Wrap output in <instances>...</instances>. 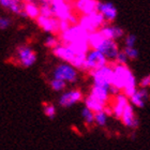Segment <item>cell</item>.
<instances>
[{"mask_svg": "<svg viewBox=\"0 0 150 150\" xmlns=\"http://www.w3.org/2000/svg\"><path fill=\"white\" fill-rule=\"evenodd\" d=\"M105 24H106V22H105L103 15L98 11L91 13L89 15H83L78 19L77 23V25L81 26V28L86 30L88 33L97 31Z\"/></svg>", "mask_w": 150, "mask_h": 150, "instance_id": "4", "label": "cell"}, {"mask_svg": "<svg viewBox=\"0 0 150 150\" xmlns=\"http://www.w3.org/2000/svg\"><path fill=\"white\" fill-rule=\"evenodd\" d=\"M123 53L128 57V59L135 60L138 57V50L135 47H125L123 50Z\"/></svg>", "mask_w": 150, "mask_h": 150, "instance_id": "29", "label": "cell"}, {"mask_svg": "<svg viewBox=\"0 0 150 150\" xmlns=\"http://www.w3.org/2000/svg\"><path fill=\"white\" fill-rule=\"evenodd\" d=\"M53 54L55 55V57H57L58 59H60L62 62L66 63H71L75 57V54L73 53V50L70 48L69 45H66V44L57 45L53 50Z\"/></svg>", "mask_w": 150, "mask_h": 150, "instance_id": "15", "label": "cell"}, {"mask_svg": "<svg viewBox=\"0 0 150 150\" xmlns=\"http://www.w3.org/2000/svg\"><path fill=\"white\" fill-rule=\"evenodd\" d=\"M98 0H76L75 8L83 15H89L97 11Z\"/></svg>", "mask_w": 150, "mask_h": 150, "instance_id": "17", "label": "cell"}, {"mask_svg": "<svg viewBox=\"0 0 150 150\" xmlns=\"http://www.w3.org/2000/svg\"><path fill=\"white\" fill-rule=\"evenodd\" d=\"M112 67V86L118 89L120 92L123 89L125 85L129 81V78L133 75V72L127 64H114Z\"/></svg>", "mask_w": 150, "mask_h": 150, "instance_id": "5", "label": "cell"}, {"mask_svg": "<svg viewBox=\"0 0 150 150\" xmlns=\"http://www.w3.org/2000/svg\"><path fill=\"white\" fill-rule=\"evenodd\" d=\"M37 23L39 27H40L43 31L45 32H58V25H59V21L55 17H43V16H39L37 18Z\"/></svg>", "mask_w": 150, "mask_h": 150, "instance_id": "16", "label": "cell"}, {"mask_svg": "<svg viewBox=\"0 0 150 150\" xmlns=\"http://www.w3.org/2000/svg\"><path fill=\"white\" fill-rule=\"evenodd\" d=\"M107 121H108V117H107L104 112H99L94 114V125L100 127V128H105L107 125Z\"/></svg>", "mask_w": 150, "mask_h": 150, "instance_id": "24", "label": "cell"}, {"mask_svg": "<svg viewBox=\"0 0 150 150\" xmlns=\"http://www.w3.org/2000/svg\"><path fill=\"white\" fill-rule=\"evenodd\" d=\"M67 83L60 81V79H55V78H52L50 81V89L55 92H63L64 89L67 88Z\"/></svg>", "mask_w": 150, "mask_h": 150, "instance_id": "23", "label": "cell"}, {"mask_svg": "<svg viewBox=\"0 0 150 150\" xmlns=\"http://www.w3.org/2000/svg\"><path fill=\"white\" fill-rule=\"evenodd\" d=\"M112 31H114V40L121 38L123 35V33H125L123 29L118 27V26H112Z\"/></svg>", "mask_w": 150, "mask_h": 150, "instance_id": "34", "label": "cell"}, {"mask_svg": "<svg viewBox=\"0 0 150 150\" xmlns=\"http://www.w3.org/2000/svg\"><path fill=\"white\" fill-rule=\"evenodd\" d=\"M105 40L102 35H100V32L93 31L88 35V45H89V48L91 50H97L101 46V44L103 43V41Z\"/></svg>", "mask_w": 150, "mask_h": 150, "instance_id": "22", "label": "cell"}, {"mask_svg": "<svg viewBox=\"0 0 150 150\" xmlns=\"http://www.w3.org/2000/svg\"><path fill=\"white\" fill-rule=\"evenodd\" d=\"M97 11L103 15L105 22H114L117 17V9L112 2H100V1H98Z\"/></svg>", "mask_w": 150, "mask_h": 150, "instance_id": "13", "label": "cell"}, {"mask_svg": "<svg viewBox=\"0 0 150 150\" xmlns=\"http://www.w3.org/2000/svg\"><path fill=\"white\" fill-rule=\"evenodd\" d=\"M11 24V21L6 17H0V29H6Z\"/></svg>", "mask_w": 150, "mask_h": 150, "instance_id": "37", "label": "cell"}, {"mask_svg": "<svg viewBox=\"0 0 150 150\" xmlns=\"http://www.w3.org/2000/svg\"><path fill=\"white\" fill-rule=\"evenodd\" d=\"M39 8H40V16H43V17H54L53 11H52V8H50V4L48 1L43 2L42 6H39Z\"/></svg>", "mask_w": 150, "mask_h": 150, "instance_id": "28", "label": "cell"}, {"mask_svg": "<svg viewBox=\"0 0 150 150\" xmlns=\"http://www.w3.org/2000/svg\"><path fill=\"white\" fill-rule=\"evenodd\" d=\"M104 114L110 118V117H112V106H110V104L108 103L106 105V106L104 107V110H103Z\"/></svg>", "mask_w": 150, "mask_h": 150, "instance_id": "38", "label": "cell"}, {"mask_svg": "<svg viewBox=\"0 0 150 150\" xmlns=\"http://www.w3.org/2000/svg\"><path fill=\"white\" fill-rule=\"evenodd\" d=\"M89 74H90L91 78H92V83H93L92 85L110 90L112 79V64H106V66L102 67L100 69L91 71V72H89Z\"/></svg>", "mask_w": 150, "mask_h": 150, "instance_id": "1", "label": "cell"}, {"mask_svg": "<svg viewBox=\"0 0 150 150\" xmlns=\"http://www.w3.org/2000/svg\"><path fill=\"white\" fill-rule=\"evenodd\" d=\"M84 93L81 89L78 88H73L70 90L63 91L60 94L59 99H58V104L59 106L63 108H70V107L74 106L75 104L81 103L84 100Z\"/></svg>", "mask_w": 150, "mask_h": 150, "instance_id": "7", "label": "cell"}, {"mask_svg": "<svg viewBox=\"0 0 150 150\" xmlns=\"http://www.w3.org/2000/svg\"><path fill=\"white\" fill-rule=\"evenodd\" d=\"M81 117H83L85 123L87 125H94V112H92L90 110H88L87 107H83V110H81Z\"/></svg>", "mask_w": 150, "mask_h": 150, "instance_id": "27", "label": "cell"}, {"mask_svg": "<svg viewBox=\"0 0 150 150\" xmlns=\"http://www.w3.org/2000/svg\"><path fill=\"white\" fill-rule=\"evenodd\" d=\"M98 50L103 54L107 61H110V62L115 61L116 56L119 53L118 44L114 40H104L101 46L98 48Z\"/></svg>", "mask_w": 150, "mask_h": 150, "instance_id": "11", "label": "cell"}, {"mask_svg": "<svg viewBox=\"0 0 150 150\" xmlns=\"http://www.w3.org/2000/svg\"><path fill=\"white\" fill-rule=\"evenodd\" d=\"M88 35L89 33L79 25H73L70 26L69 29H67L64 32H61L60 39L62 44L69 45V44L79 43V42H88Z\"/></svg>", "mask_w": 150, "mask_h": 150, "instance_id": "3", "label": "cell"}, {"mask_svg": "<svg viewBox=\"0 0 150 150\" xmlns=\"http://www.w3.org/2000/svg\"><path fill=\"white\" fill-rule=\"evenodd\" d=\"M135 42H136V37L134 35H129L125 39V47H134Z\"/></svg>", "mask_w": 150, "mask_h": 150, "instance_id": "32", "label": "cell"}, {"mask_svg": "<svg viewBox=\"0 0 150 150\" xmlns=\"http://www.w3.org/2000/svg\"><path fill=\"white\" fill-rule=\"evenodd\" d=\"M129 61L128 57L125 56V54L123 53V50L120 52L119 50V53L117 54V56L115 58V63L116 64H127Z\"/></svg>", "mask_w": 150, "mask_h": 150, "instance_id": "31", "label": "cell"}, {"mask_svg": "<svg viewBox=\"0 0 150 150\" xmlns=\"http://www.w3.org/2000/svg\"><path fill=\"white\" fill-rule=\"evenodd\" d=\"M84 103H85V107H87L88 110H90L92 112H102L104 110V107L106 106L107 104L101 102V101L94 99L93 97H91L90 94H88L87 97L84 98Z\"/></svg>", "mask_w": 150, "mask_h": 150, "instance_id": "19", "label": "cell"}, {"mask_svg": "<svg viewBox=\"0 0 150 150\" xmlns=\"http://www.w3.org/2000/svg\"><path fill=\"white\" fill-rule=\"evenodd\" d=\"M26 2H35V0H25ZM41 1H43V2H45V1H48V0H41Z\"/></svg>", "mask_w": 150, "mask_h": 150, "instance_id": "39", "label": "cell"}, {"mask_svg": "<svg viewBox=\"0 0 150 150\" xmlns=\"http://www.w3.org/2000/svg\"><path fill=\"white\" fill-rule=\"evenodd\" d=\"M122 125H125V128L132 129V130H135L139 127V119L137 118L136 116V112H135V108L132 106L131 104L129 103L127 106H125V110L122 112L121 118Z\"/></svg>", "mask_w": 150, "mask_h": 150, "instance_id": "10", "label": "cell"}, {"mask_svg": "<svg viewBox=\"0 0 150 150\" xmlns=\"http://www.w3.org/2000/svg\"><path fill=\"white\" fill-rule=\"evenodd\" d=\"M108 64V61L106 58L104 57L102 53H100L97 50H89L88 53L86 54V58H85V64L84 70L83 71H94L102 68V67Z\"/></svg>", "mask_w": 150, "mask_h": 150, "instance_id": "6", "label": "cell"}, {"mask_svg": "<svg viewBox=\"0 0 150 150\" xmlns=\"http://www.w3.org/2000/svg\"><path fill=\"white\" fill-rule=\"evenodd\" d=\"M91 97H93L94 99L101 101L105 104H108L110 102V90L108 89H105V88L99 87V86H94L92 85V87L90 89V93H89Z\"/></svg>", "mask_w": 150, "mask_h": 150, "instance_id": "18", "label": "cell"}, {"mask_svg": "<svg viewBox=\"0 0 150 150\" xmlns=\"http://www.w3.org/2000/svg\"><path fill=\"white\" fill-rule=\"evenodd\" d=\"M137 81H136V77L134 76V74L132 75L131 77L129 78V81H127V84L125 85L123 89L121 90V92L125 94V97L131 98L133 94L135 93V91L137 90Z\"/></svg>", "mask_w": 150, "mask_h": 150, "instance_id": "21", "label": "cell"}, {"mask_svg": "<svg viewBox=\"0 0 150 150\" xmlns=\"http://www.w3.org/2000/svg\"><path fill=\"white\" fill-rule=\"evenodd\" d=\"M43 112L47 118L54 119L57 115V107L53 103H45L43 104Z\"/></svg>", "mask_w": 150, "mask_h": 150, "instance_id": "25", "label": "cell"}, {"mask_svg": "<svg viewBox=\"0 0 150 150\" xmlns=\"http://www.w3.org/2000/svg\"><path fill=\"white\" fill-rule=\"evenodd\" d=\"M53 11V16L58 21H68L72 15V6L67 0H57V1H48Z\"/></svg>", "mask_w": 150, "mask_h": 150, "instance_id": "8", "label": "cell"}, {"mask_svg": "<svg viewBox=\"0 0 150 150\" xmlns=\"http://www.w3.org/2000/svg\"><path fill=\"white\" fill-rule=\"evenodd\" d=\"M23 11L29 18L37 19L40 16V8L35 2H26L23 6Z\"/></svg>", "mask_w": 150, "mask_h": 150, "instance_id": "20", "label": "cell"}, {"mask_svg": "<svg viewBox=\"0 0 150 150\" xmlns=\"http://www.w3.org/2000/svg\"><path fill=\"white\" fill-rule=\"evenodd\" d=\"M70 24L67 21H59V25H58V31H60V33L61 32H64L67 30V29H69L70 27Z\"/></svg>", "mask_w": 150, "mask_h": 150, "instance_id": "36", "label": "cell"}, {"mask_svg": "<svg viewBox=\"0 0 150 150\" xmlns=\"http://www.w3.org/2000/svg\"><path fill=\"white\" fill-rule=\"evenodd\" d=\"M59 41L57 40V38L53 37V35H50L45 39V46L50 48V50H54L57 45H59Z\"/></svg>", "mask_w": 150, "mask_h": 150, "instance_id": "30", "label": "cell"}, {"mask_svg": "<svg viewBox=\"0 0 150 150\" xmlns=\"http://www.w3.org/2000/svg\"><path fill=\"white\" fill-rule=\"evenodd\" d=\"M16 55H17V60H18L19 64L24 68H30L37 61V54L35 53V50H32L31 47L27 46V45L19 46L17 48Z\"/></svg>", "mask_w": 150, "mask_h": 150, "instance_id": "9", "label": "cell"}, {"mask_svg": "<svg viewBox=\"0 0 150 150\" xmlns=\"http://www.w3.org/2000/svg\"><path fill=\"white\" fill-rule=\"evenodd\" d=\"M148 99H149V92L147 89L139 88L135 91V93L131 98H129V103L133 107L137 108H144L146 106Z\"/></svg>", "mask_w": 150, "mask_h": 150, "instance_id": "14", "label": "cell"}, {"mask_svg": "<svg viewBox=\"0 0 150 150\" xmlns=\"http://www.w3.org/2000/svg\"><path fill=\"white\" fill-rule=\"evenodd\" d=\"M150 86V76L149 75H146L142 78L141 81H139V87L144 88V89H147Z\"/></svg>", "mask_w": 150, "mask_h": 150, "instance_id": "35", "label": "cell"}, {"mask_svg": "<svg viewBox=\"0 0 150 150\" xmlns=\"http://www.w3.org/2000/svg\"><path fill=\"white\" fill-rule=\"evenodd\" d=\"M98 31L100 32V35L105 39V40H114V31H112V26H110L108 24H105L102 26ZM115 41V40H114Z\"/></svg>", "mask_w": 150, "mask_h": 150, "instance_id": "26", "label": "cell"}, {"mask_svg": "<svg viewBox=\"0 0 150 150\" xmlns=\"http://www.w3.org/2000/svg\"><path fill=\"white\" fill-rule=\"evenodd\" d=\"M128 104H129V99L122 92H119L118 94H116L112 101V104H110L112 110V117H115L116 119L120 120L122 112H123L125 106Z\"/></svg>", "mask_w": 150, "mask_h": 150, "instance_id": "12", "label": "cell"}, {"mask_svg": "<svg viewBox=\"0 0 150 150\" xmlns=\"http://www.w3.org/2000/svg\"><path fill=\"white\" fill-rule=\"evenodd\" d=\"M50 1H57V0H50Z\"/></svg>", "mask_w": 150, "mask_h": 150, "instance_id": "40", "label": "cell"}, {"mask_svg": "<svg viewBox=\"0 0 150 150\" xmlns=\"http://www.w3.org/2000/svg\"><path fill=\"white\" fill-rule=\"evenodd\" d=\"M53 78L60 79L67 84H74L77 81L78 71L74 69L70 63L61 62L55 67L53 71Z\"/></svg>", "mask_w": 150, "mask_h": 150, "instance_id": "2", "label": "cell"}, {"mask_svg": "<svg viewBox=\"0 0 150 150\" xmlns=\"http://www.w3.org/2000/svg\"><path fill=\"white\" fill-rule=\"evenodd\" d=\"M17 3H19V0H0V4L9 10Z\"/></svg>", "mask_w": 150, "mask_h": 150, "instance_id": "33", "label": "cell"}]
</instances>
